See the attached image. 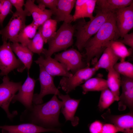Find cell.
I'll use <instances>...</instances> for the list:
<instances>
[{"instance_id": "cell-13", "label": "cell", "mask_w": 133, "mask_h": 133, "mask_svg": "<svg viewBox=\"0 0 133 133\" xmlns=\"http://www.w3.org/2000/svg\"><path fill=\"white\" fill-rule=\"evenodd\" d=\"M36 80L30 77L29 73L27 77L19 90L14 96L11 102L18 101L22 104L26 109L30 108L33 104V92Z\"/></svg>"}, {"instance_id": "cell-32", "label": "cell", "mask_w": 133, "mask_h": 133, "mask_svg": "<svg viewBox=\"0 0 133 133\" xmlns=\"http://www.w3.org/2000/svg\"><path fill=\"white\" fill-rule=\"evenodd\" d=\"M12 5L9 0H0V26H2L6 16L12 11Z\"/></svg>"}, {"instance_id": "cell-36", "label": "cell", "mask_w": 133, "mask_h": 133, "mask_svg": "<svg viewBox=\"0 0 133 133\" xmlns=\"http://www.w3.org/2000/svg\"><path fill=\"white\" fill-rule=\"evenodd\" d=\"M122 39L118 40L117 41L120 42L124 44L127 45L131 48L133 49V33H127L123 37Z\"/></svg>"}, {"instance_id": "cell-4", "label": "cell", "mask_w": 133, "mask_h": 133, "mask_svg": "<svg viewBox=\"0 0 133 133\" xmlns=\"http://www.w3.org/2000/svg\"><path fill=\"white\" fill-rule=\"evenodd\" d=\"M75 30V25L64 22L54 36L48 41V49H44L42 53L45 57H51L54 53L66 50L73 45Z\"/></svg>"}, {"instance_id": "cell-33", "label": "cell", "mask_w": 133, "mask_h": 133, "mask_svg": "<svg viewBox=\"0 0 133 133\" xmlns=\"http://www.w3.org/2000/svg\"><path fill=\"white\" fill-rule=\"evenodd\" d=\"M36 1L38 4H41L46 8H49L52 12L53 15L55 16L57 10L58 0H37Z\"/></svg>"}, {"instance_id": "cell-6", "label": "cell", "mask_w": 133, "mask_h": 133, "mask_svg": "<svg viewBox=\"0 0 133 133\" xmlns=\"http://www.w3.org/2000/svg\"><path fill=\"white\" fill-rule=\"evenodd\" d=\"M22 82H15L10 81L7 76H5L2 83L0 84V107L5 111L7 117L12 120L17 115L16 111L10 112L9 107L10 103L22 84Z\"/></svg>"}, {"instance_id": "cell-8", "label": "cell", "mask_w": 133, "mask_h": 133, "mask_svg": "<svg viewBox=\"0 0 133 133\" xmlns=\"http://www.w3.org/2000/svg\"><path fill=\"white\" fill-rule=\"evenodd\" d=\"M98 70L94 66L86 67L78 70L71 77H63L60 82V87L68 94L91 78Z\"/></svg>"}, {"instance_id": "cell-28", "label": "cell", "mask_w": 133, "mask_h": 133, "mask_svg": "<svg viewBox=\"0 0 133 133\" xmlns=\"http://www.w3.org/2000/svg\"><path fill=\"white\" fill-rule=\"evenodd\" d=\"M115 101L113 93L108 88L101 91L98 106L99 110L102 111L109 108Z\"/></svg>"}, {"instance_id": "cell-20", "label": "cell", "mask_w": 133, "mask_h": 133, "mask_svg": "<svg viewBox=\"0 0 133 133\" xmlns=\"http://www.w3.org/2000/svg\"><path fill=\"white\" fill-rule=\"evenodd\" d=\"M11 49L18 58L24 66L29 71L31 66L33 53L26 46L18 42L11 43Z\"/></svg>"}, {"instance_id": "cell-35", "label": "cell", "mask_w": 133, "mask_h": 133, "mask_svg": "<svg viewBox=\"0 0 133 133\" xmlns=\"http://www.w3.org/2000/svg\"><path fill=\"white\" fill-rule=\"evenodd\" d=\"M103 123L99 120H96L89 126L90 133H101Z\"/></svg>"}, {"instance_id": "cell-22", "label": "cell", "mask_w": 133, "mask_h": 133, "mask_svg": "<svg viewBox=\"0 0 133 133\" xmlns=\"http://www.w3.org/2000/svg\"><path fill=\"white\" fill-rule=\"evenodd\" d=\"M119 58L113 52L111 48L107 47L96 63L95 66L98 70L100 68L105 69L108 71L113 68Z\"/></svg>"}, {"instance_id": "cell-7", "label": "cell", "mask_w": 133, "mask_h": 133, "mask_svg": "<svg viewBox=\"0 0 133 133\" xmlns=\"http://www.w3.org/2000/svg\"><path fill=\"white\" fill-rule=\"evenodd\" d=\"M0 46V75L7 76L8 73L17 68L18 72L24 70V66L21 61L15 55L11 47V43L3 41Z\"/></svg>"}, {"instance_id": "cell-9", "label": "cell", "mask_w": 133, "mask_h": 133, "mask_svg": "<svg viewBox=\"0 0 133 133\" xmlns=\"http://www.w3.org/2000/svg\"><path fill=\"white\" fill-rule=\"evenodd\" d=\"M54 59L63 64L73 74L79 70L86 67L81 53L73 48L55 54Z\"/></svg>"}, {"instance_id": "cell-38", "label": "cell", "mask_w": 133, "mask_h": 133, "mask_svg": "<svg viewBox=\"0 0 133 133\" xmlns=\"http://www.w3.org/2000/svg\"><path fill=\"white\" fill-rule=\"evenodd\" d=\"M12 6L16 9V11L18 12L23 11L24 10L23 9L25 3L24 0H9Z\"/></svg>"}, {"instance_id": "cell-15", "label": "cell", "mask_w": 133, "mask_h": 133, "mask_svg": "<svg viewBox=\"0 0 133 133\" xmlns=\"http://www.w3.org/2000/svg\"><path fill=\"white\" fill-rule=\"evenodd\" d=\"M122 93L119 96L118 109L125 110L128 107L133 112V79L121 76Z\"/></svg>"}, {"instance_id": "cell-1", "label": "cell", "mask_w": 133, "mask_h": 133, "mask_svg": "<svg viewBox=\"0 0 133 133\" xmlns=\"http://www.w3.org/2000/svg\"><path fill=\"white\" fill-rule=\"evenodd\" d=\"M62 104V101L54 95L45 103H33L30 108L26 109L21 113L20 121L46 128H55L61 125L59 118Z\"/></svg>"}, {"instance_id": "cell-2", "label": "cell", "mask_w": 133, "mask_h": 133, "mask_svg": "<svg viewBox=\"0 0 133 133\" xmlns=\"http://www.w3.org/2000/svg\"><path fill=\"white\" fill-rule=\"evenodd\" d=\"M119 37L115 16L112 13L97 33L84 46L87 65L89 66L91 62L95 64L106 48V44L111 41L117 40Z\"/></svg>"}, {"instance_id": "cell-30", "label": "cell", "mask_w": 133, "mask_h": 133, "mask_svg": "<svg viewBox=\"0 0 133 133\" xmlns=\"http://www.w3.org/2000/svg\"><path fill=\"white\" fill-rule=\"evenodd\" d=\"M113 68L121 75L133 79V65L125 61L117 63Z\"/></svg>"}, {"instance_id": "cell-23", "label": "cell", "mask_w": 133, "mask_h": 133, "mask_svg": "<svg viewBox=\"0 0 133 133\" xmlns=\"http://www.w3.org/2000/svg\"><path fill=\"white\" fill-rule=\"evenodd\" d=\"M108 72L106 80L108 87L113 95L115 101H118L121 76L113 68Z\"/></svg>"}, {"instance_id": "cell-11", "label": "cell", "mask_w": 133, "mask_h": 133, "mask_svg": "<svg viewBox=\"0 0 133 133\" xmlns=\"http://www.w3.org/2000/svg\"><path fill=\"white\" fill-rule=\"evenodd\" d=\"M113 13L120 37L122 38L133 28V3L128 6L117 9Z\"/></svg>"}, {"instance_id": "cell-18", "label": "cell", "mask_w": 133, "mask_h": 133, "mask_svg": "<svg viewBox=\"0 0 133 133\" xmlns=\"http://www.w3.org/2000/svg\"><path fill=\"white\" fill-rule=\"evenodd\" d=\"M2 133H40L54 132L63 133L59 129H47L30 123H24L14 125L0 126Z\"/></svg>"}, {"instance_id": "cell-14", "label": "cell", "mask_w": 133, "mask_h": 133, "mask_svg": "<svg viewBox=\"0 0 133 133\" xmlns=\"http://www.w3.org/2000/svg\"><path fill=\"white\" fill-rule=\"evenodd\" d=\"M59 98L63 102L61 112L64 116L66 121H71L74 127L79 124V119L75 116L81 99H75L70 97L68 94L64 95L61 93L58 95Z\"/></svg>"}, {"instance_id": "cell-29", "label": "cell", "mask_w": 133, "mask_h": 133, "mask_svg": "<svg viewBox=\"0 0 133 133\" xmlns=\"http://www.w3.org/2000/svg\"><path fill=\"white\" fill-rule=\"evenodd\" d=\"M45 43L44 40L39 29L33 38L30 41L27 47L33 53L39 55L42 53Z\"/></svg>"}, {"instance_id": "cell-16", "label": "cell", "mask_w": 133, "mask_h": 133, "mask_svg": "<svg viewBox=\"0 0 133 133\" xmlns=\"http://www.w3.org/2000/svg\"><path fill=\"white\" fill-rule=\"evenodd\" d=\"M34 62L37 64L42 66L46 71L52 76H62L69 77L73 75L63 64L51 57H44L40 56Z\"/></svg>"}, {"instance_id": "cell-12", "label": "cell", "mask_w": 133, "mask_h": 133, "mask_svg": "<svg viewBox=\"0 0 133 133\" xmlns=\"http://www.w3.org/2000/svg\"><path fill=\"white\" fill-rule=\"evenodd\" d=\"M106 122L116 126L119 132L133 133V112L121 115L112 114L110 109L101 116Z\"/></svg>"}, {"instance_id": "cell-31", "label": "cell", "mask_w": 133, "mask_h": 133, "mask_svg": "<svg viewBox=\"0 0 133 133\" xmlns=\"http://www.w3.org/2000/svg\"><path fill=\"white\" fill-rule=\"evenodd\" d=\"M96 0H87L80 19L87 17L90 20L93 18V13L96 7Z\"/></svg>"}, {"instance_id": "cell-34", "label": "cell", "mask_w": 133, "mask_h": 133, "mask_svg": "<svg viewBox=\"0 0 133 133\" xmlns=\"http://www.w3.org/2000/svg\"><path fill=\"white\" fill-rule=\"evenodd\" d=\"M86 1L87 0H76L75 4V11L73 15V21L80 19V16Z\"/></svg>"}, {"instance_id": "cell-10", "label": "cell", "mask_w": 133, "mask_h": 133, "mask_svg": "<svg viewBox=\"0 0 133 133\" xmlns=\"http://www.w3.org/2000/svg\"><path fill=\"white\" fill-rule=\"evenodd\" d=\"M39 66L40 73L39 80L40 85V90L39 94H34L33 99V103L36 104L42 103L43 98L46 95L53 94L58 96L60 93L54 83L53 77L46 71L42 66Z\"/></svg>"}, {"instance_id": "cell-25", "label": "cell", "mask_w": 133, "mask_h": 133, "mask_svg": "<svg viewBox=\"0 0 133 133\" xmlns=\"http://www.w3.org/2000/svg\"><path fill=\"white\" fill-rule=\"evenodd\" d=\"M38 28L33 21L30 24L26 25L18 36L17 42L27 47L35 36Z\"/></svg>"}, {"instance_id": "cell-5", "label": "cell", "mask_w": 133, "mask_h": 133, "mask_svg": "<svg viewBox=\"0 0 133 133\" xmlns=\"http://www.w3.org/2000/svg\"><path fill=\"white\" fill-rule=\"evenodd\" d=\"M30 16V13L25 9L21 12L16 11L13 13L6 26L0 30L2 41L17 42L18 36L26 25V17Z\"/></svg>"}, {"instance_id": "cell-27", "label": "cell", "mask_w": 133, "mask_h": 133, "mask_svg": "<svg viewBox=\"0 0 133 133\" xmlns=\"http://www.w3.org/2000/svg\"><path fill=\"white\" fill-rule=\"evenodd\" d=\"M57 21L51 18L45 21L38 29L44 40L45 43L48 41L55 34L56 32Z\"/></svg>"}, {"instance_id": "cell-24", "label": "cell", "mask_w": 133, "mask_h": 133, "mask_svg": "<svg viewBox=\"0 0 133 133\" xmlns=\"http://www.w3.org/2000/svg\"><path fill=\"white\" fill-rule=\"evenodd\" d=\"M81 86L83 94L90 91H101L108 88L107 80L99 77L91 78Z\"/></svg>"}, {"instance_id": "cell-21", "label": "cell", "mask_w": 133, "mask_h": 133, "mask_svg": "<svg viewBox=\"0 0 133 133\" xmlns=\"http://www.w3.org/2000/svg\"><path fill=\"white\" fill-rule=\"evenodd\" d=\"M133 0H96L98 10L106 13H112L115 10L128 6Z\"/></svg>"}, {"instance_id": "cell-3", "label": "cell", "mask_w": 133, "mask_h": 133, "mask_svg": "<svg viewBox=\"0 0 133 133\" xmlns=\"http://www.w3.org/2000/svg\"><path fill=\"white\" fill-rule=\"evenodd\" d=\"M112 13H103L97 10L93 18L86 21L84 18L79 19L75 25L74 35L76 38L75 45L79 50L82 51L87 41L98 32Z\"/></svg>"}, {"instance_id": "cell-37", "label": "cell", "mask_w": 133, "mask_h": 133, "mask_svg": "<svg viewBox=\"0 0 133 133\" xmlns=\"http://www.w3.org/2000/svg\"><path fill=\"white\" fill-rule=\"evenodd\" d=\"M119 132L118 128L111 123L104 124L101 133H117Z\"/></svg>"}, {"instance_id": "cell-26", "label": "cell", "mask_w": 133, "mask_h": 133, "mask_svg": "<svg viewBox=\"0 0 133 133\" xmlns=\"http://www.w3.org/2000/svg\"><path fill=\"white\" fill-rule=\"evenodd\" d=\"M106 47L111 48L119 58L120 62L125 61L126 58L131 53V50L128 49L125 45L117 40L110 41L106 45Z\"/></svg>"}, {"instance_id": "cell-19", "label": "cell", "mask_w": 133, "mask_h": 133, "mask_svg": "<svg viewBox=\"0 0 133 133\" xmlns=\"http://www.w3.org/2000/svg\"><path fill=\"white\" fill-rule=\"evenodd\" d=\"M76 0H58L57 10L54 19L57 22L63 21L71 23L73 21L71 13L75 5Z\"/></svg>"}, {"instance_id": "cell-17", "label": "cell", "mask_w": 133, "mask_h": 133, "mask_svg": "<svg viewBox=\"0 0 133 133\" xmlns=\"http://www.w3.org/2000/svg\"><path fill=\"white\" fill-rule=\"evenodd\" d=\"M34 0H27L25 3V9L30 13L32 16L33 21L39 27L45 21L51 18L53 15L52 12L41 4L37 5Z\"/></svg>"}]
</instances>
